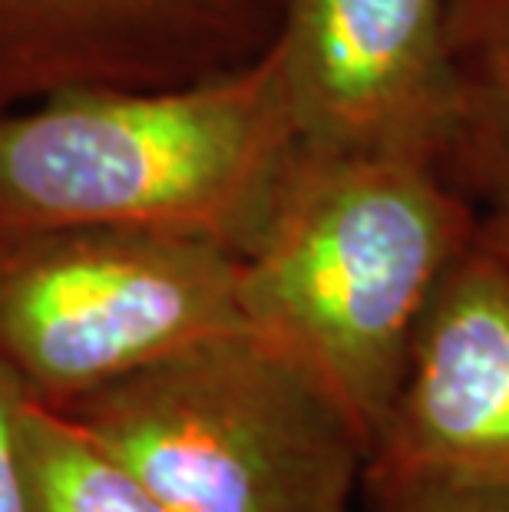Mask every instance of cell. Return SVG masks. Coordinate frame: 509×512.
Wrapping results in <instances>:
<instances>
[{
	"instance_id": "8992f818",
	"label": "cell",
	"mask_w": 509,
	"mask_h": 512,
	"mask_svg": "<svg viewBox=\"0 0 509 512\" xmlns=\"http://www.w3.org/2000/svg\"><path fill=\"white\" fill-rule=\"evenodd\" d=\"M275 24L278 0H0V113L205 80L265 53Z\"/></svg>"
},
{
	"instance_id": "277c9868",
	"label": "cell",
	"mask_w": 509,
	"mask_h": 512,
	"mask_svg": "<svg viewBox=\"0 0 509 512\" xmlns=\"http://www.w3.org/2000/svg\"><path fill=\"white\" fill-rule=\"evenodd\" d=\"M242 258L205 238L77 225L0 238V364L60 407L248 324Z\"/></svg>"
},
{
	"instance_id": "3957f363",
	"label": "cell",
	"mask_w": 509,
	"mask_h": 512,
	"mask_svg": "<svg viewBox=\"0 0 509 512\" xmlns=\"http://www.w3.org/2000/svg\"><path fill=\"white\" fill-rule=\"evenodd\" d=\"M50 410L176 512H354L371 460L334 390L252 324Z\"/></svg>"
},
{
	"instance_id": "7c38bea8",
	"label": "cell",
	"mask_w": 509,
	"mask_h": 512,
	"mask_svg": "<svg viewBox=\"0 0 509 512\" xmlns=\"http://www.w3.org/2000/svg\"><path fill=\"white\" fill-rule=\"evenodd\" d=\"M490 182V209L476 219V242L509 268V166H496L483 176Z\"/></svg>"
},
{
	"instance_id": "5b68a950",
	"label": "cell",
	"mask_w": 509,
	"mask_h": 512,
	"mask_svg": "<svg viewBox=\"0 0 509 512\" xmlns=\"http://www.w3.org/2000/svg\"><path fill=\"white\" fill-rule=\"evenodd\" d=\"M453 0H278L272 53L301 149L447 169L467 156Z\"/></svg>"
},
{
	"instance_id": "9c48e42d",
	"label": "cell",
	"mask_w": 509,
	"mask_h": 512,
	"mask_svg": "<svg viewBox=\"0 0 509 512\" xmlns=\"http://www.w3.org/2000/svg\"><path fill=\"white\" fill-rule=\"evenodd\" d=\"M450 40L467 103V156L476 176L509 166V0H453Z\"/></svg>"
},
{
	"instance_id": "6da1fadb",
	"label": "cell",
	"mask_w": 509,
	"mask_h": 512,
	"mask_svg": "<svg viewBox=\"0 0 509 512\" xmlns=\"http://www.w3.org/2000/svg\"><path fill=\"white\" fill-rule=\"evenodd\" d=\"M298 152L272 47L192 83L60 93L0 113V238L153 228L245 258Z\"/></svg>"
},
{
	"instance_id": "7a4b0ae2",
	"label": "cell",
	"mask_w": 509,
	"mask_h": 512,
	"mask_svg": "<svg viewBox=\"0 0 509 512\" xmlns=\"http://www.w3.org/2000/svg\"><path fill=\"white\" fill-rule=\"evenodd\" d=\"M450 172L391 156L301 149L242 258V314L314 370L381 437L433 291L476 238Z\"/></svg>"
},
{
	"instance_id": "ba28073f",
	"label": "cell",
	"mask_w": 509,
	"mask_h": 512,
	"mask_svg": "<svg viewBox=\"0 0 509 512\" xmlns=\"http://www.w3.org/2000/svg\"><path fill=\"white\" fill-rule=\"evenodd\" d=\"M34 512H176L57 410L30 400L20 413Z\"/></svg>"
},
{
	"instance_id": "30bf717a",
	"label": "cell",
	"mask_w": 509,
	"mask_h": 512,
	"mask_svg": "<svg viewBox=\"0 0 509 512\" xmlns=\"http://www.w3.org/2000/svg\"><path fill=\"white\" fill-rule=\"evenodd\" d=\"M364 512H509V479L367 466Z\"/></svg>"
},
{
	"instance_id": "52a82bcc",
	"label": "cell",
	"mask_w": 509,
	"mask_h": 512,
	"mask_svg": "<svg viewBox=\"0 0 509 512\" xmlns=\"http://www.w3.org/2000/svg\"><path fill=\"white\" fill-rule=\"evenodd\" d=\"M367 466L509 479V268L476 238L417 324Z\"/></svg>"
},
{
	"instance_id": "8fae6325",
	"label": "cell",
	"mask_w": 509,
	"mask_h": 512,
	"mask_svg": "<svg viewBox=\"0 0 509 512\" xmlns=\"http://www.w3.org/2000/svg\"><path fill=\"white\" fill-rule=\"evenodd\" d=\"M27 390L0 364V512H34L24 450H20V413Z\"/></svg>"
}]
</instances>
